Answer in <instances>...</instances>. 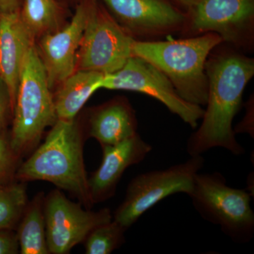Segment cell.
Returning a JSON list of instances; mask_svg holds the SVG:
<instances>
[{
  "instance_id": "13",
  "label": "cell",
  "mask_w": 254,
  "mask_h": 254,
  "mask_svg": "<svg viewBox=\"0 0 254 254\" xmlns=\"http://www.w3.org/2000/svg\"><path fill=\"white\" fill-rule=\"evenodd\" d=\"M99 168L88 178L90 194L93 204L113 197L123 174L133 165L141 163L152 146L136 133L115 145H104Z\"/></svg>"
},
{
  "instance_id": "21",
  "label": "cell",
  "mask_w": 254,
  "mask_h": 254,
  "mask_svg": "<svg viewBox=\"0 0 254 254\" xmlns=\"http://www.w3.org/2000/svg\"><path fill=\"white\" fill-rule=\"evenodd\" d=\"M18 158L11 148L10 136L2 133L0 136V182L11 174H16Z\"/></svg>"
},
{
  "instance_id": "5",
  "label": "cell",
  "mask_w": 254,
  "mask_h": 254,
  "mask_svg": "<svg viewBox=\"0 0 254 254\" xmlns=\"http://www.w3.org/2000/svg\"><path fill=\"white\" fill-rule=\"evenodd\" d=\"M200 216L237 243H248L254 235V213L247 190L227 185L221 173L195 175L190 195Z\"/></svg>"
},
{
  "instance_id": "15",
  "label": "cell",
  "mask_w": 254,
  "mask_h": 254,
  "mask_svg": "<svg viewBox=\"0 0 254 254\" xmlns=\"http://www.w3.org/2000/svg\"><path fill=\"white\" fill-rule=\"evenodd\" d=\"M134 111L126 100H114L96 108L89 120L88 135L101 146L115 145L137 133Z\"/></svg>"
},
{
  "instance_id": "17",
  "label": "cell",
  "mask_w": 254,
  "mask_h": 254,
  "mask_svg": "<svg viewBox=\"0 0 254 254\" xmlns=\"http://www.w3.org/2000/svg\"><path fill=\"white\" fill-rule=\"evenodd\" d=\"M44 198V195L39 193L28 202L20 219L16 233L20 254H50L47 242Z\"/></svg>"
},
{
  "instance_id": "3",
  "label": "cell",
  "mask_w": 254,
  "mask_h": 254,
  "mask_svg": "<svg viewBox=\"0 0 254 254\" xmlns=\"http://www.w3.org/2000/svg\"><path fill=\"white\" fill-rule=\"evenodd\" d=\"M222 41L221 37L215 33L187 39L135 41L132 55L146 60L158 68L184 100L204 106L208 90L205 63L210 52Z\"/></svg>"
},
{
  "instance_id": "18",
  "label": "cell",
  "mask_w": 254,
  "mask_h": 254,
  "mask_svg": "<svg viewBox=\"0 0 254 254\" xmlns=\"http://www.w3.org/2000/svg\"><path fill=\"white\" fill-rule=\"evenodd\" d=\"M20 14L26 27L36 38L55 31L59 10L55 0H25Z\"/></svg>"
},
{
  "instance_id": "10",
  "label": "cell",
  "mask_w": 254,
  "mask_h": 254,
  "mask_svg": "<svg viewBox=\"0 0 254 254\" xmlns=\"http://www.w3.org/2000/svg\"><path fill=\"white\" fill-rule=\"evenodd\" d=\"M190 9L193 33H217L232 43L244 42L252 33L254 0H197Z\"/></svg>"
},
{
  "instance_id": "23",
  "label": "cell",
  "mask_w": 254,
  "mask_h": 254,
  "mask_svg": "<svg viewBox=\"0 0 254 254\" xmlns=\"http://www.w3.org/2000/svg\"><path fill=\"white\" fill-rule=\"evenodd\" d=\"M19 253L16 234L11 230H0V254Z\"/></svg>"
},
{
  "instance_id": "26",
  "label": "cell",
  "mask_w": 254,
  "mask_h": 254,
  "mask_svg": "<svg viewBox=\"0 0 254 254\" xmlns=\"http://www.w3.org/2000/svg\"><path fill=\"white\" fill-rule=\"evenodd\" d=\"M0 186H1V185H0Z\"/></svg>"
},
{
  "instance_id": "25",
  "label": "cell",
  "mask_w": 254,
  "mask_h": 254,
  "mask_svg": "<svg viewBox=\"0 0 254 254\" xmlns=\"http://www.w3.org/2000/svg\"><path fill=\"white\" fill-rule=\"evenodd\" d=\"M175 1L180 3L183 6L190 9L195 4V3L196 2L197 0H175Z\"/></svg>"
},
{
  "instance_id": "2",
  "label": "cell",
  "mask_w": 254,
  "mask_h": 254,
  "mask_svg": "<svg viewBox=\"0 0 254 254\" xmlns=\"http://www.w3.org/2000/svg\"><path fill=\"white\" fill-rule=\"evenodd\" d=\"M15 175L22 182H50L70 192L86 208L94 205L83 159V136L75 120H57L44 141L19 165Z\"/></svg>"
},
{
  "instance_id": "16",
  "label": "cell",
  "mask_w": 254,
  "mask_h": 254,
  "mask_svg": "<svg viewBox=\"0 0 254 254\" xmlns=\"http://www.w3.org/2000/svg\"><path fill=\"white\" fill-rule=\"evenodd\" d=\"M105 74L78 69L60 83L54 99L58 120H75L91 95L100 88Z\"/></svg>"
},
{
  "instance_id": "22",
  "label": "cell",
  "mask_w": 254,
  "mask_h": 254,
  "mask_svg": "<svg viewBox=\"0 0 254 254\" xmlns=\"http://www.w3.org/2000/svg\"><path fill=\"white\" fill-rule=\"evenodd\" d=\"M10 111L12 113L9 90L0 77V136L2 134L1 132Z\"/></svg>"
},
{
  "instance_id": "24",
  "label": "cell",
  "mask_w": 254,
  "mask_h": 254,
  "mask_svg": "<svg viewBox=\"0 0 254 254\" xmlns=\"http://www.w3.org/2000/svg\"><path fill=\"white\" fill-rule=\"evenodd\" d=\"M19 0H0V13L17 11Z\"/></svg>"
},
{
  "instance_id": "14",
  "label": "cell",
  "mask_w": 254,
  "mask_h": 254,
  "mask_svg": "<svg viewBox=\"0 0 254 254\" xmlns=\"http://www.w3.org/2000/svg\"><path fill=\"white\" fill-rule=\"evenodd\" d=\"M34 41L18 10L0 13V77L9 90L12 113L23 60Z\"/></svg>"
},
{
  "instance_id": "7",
  "label": "cell",
  "mask_w": 254,
  "mask_h": 254,
  "mask_svg": "<svg viewBox=\"0 0 254 254\" xmlns=\"http://www.w3.org/2000/svg\"><path fill=\"white\" fill-rule=\"evenodd\" d=\"M135 40L96 1L87 5L86 26L77 55L79 69L109 74L132 55Z\"/></svg>"
},
{
  "instance_id": "20",
  "label": "cell",
  "mask_w": 254,
  "mask_h": 254,
  "mask_svg": "<svg viewBox=\"0 0 254 254\" xmlns=\"http://www.w3.org/2000/svg\"><path fill=\"white\" fill-rule=\"evenodd\" d=\"M126 229L115 220L105 222L93 229L84 240L86 254H110L125 242Z\"/></svg>"
},
{
  "instance_id": "11",
  "label": "cell",
  "mask_w": 254,
  "mask_h": 254,
  "mask_svg": "<svg viewBox=\"0 0 254 254\" xmlns=\"http://www.w3.org/2000/svg\"><path fill=\"white\" fill-rule=\"evenodd\" d=\"M86 18L87 5H78L66 27L46 33L42 37L38 50L51 89L76 71L78 52Z\"/></svg>"
},
{
  "instance_id": "19",
  "label": "cell",
  "mask_w": 254,
  "mask_h": 254,
  "mask_svg": "<svg viewBox=\"0 0 254 254\" xmlns=\"http://www.w3.org/2000/svg\"><path fill=\"white\" fill-rule=\"evenodd\" d=\"M28 202L23 183L0 186V230L17 226Z\"/></svg>"
},
{
  "instance_id": "1",
  "label": "cell",
  "mask_w": 254,
  "mask_h": 254,
  "mask_svg": "<svg viewBox=\"0 0 254 254\" xmlns=\"http://www.w3.org/2000/svg\"><path fill=\"white\" fill-rule=\"evenodd\" d=\"M207 108L199 128L190 137L187 152L202 155L211 148H225L235 155L245 152L235 138L232 122L241 108L246 86L254 74V60L236 53H223L207 60Z\"/></svg>"
},
{
  "instance_id": "6",
  "label": "cell",
  "mask_w": 254,
  "mask_h": 254,
  "mask_svg": "<svg viewBox=\"0 0 254 254\" xmlns=\"http://www.w3.org/2000/svg\"><path fill=\"white\" fill-rule=\"evenodd\" d=\"M201 155L168 169L142 173L132 179L125 200L113 215V220L128 230L145 213L167 197L175 193L190 195L195 175L203 168Z\"/></svg>"
},
{
  "instance_id": "8",
  "label": "cell",
  "mask_w": 254,
  "mask_h": 254,
  "mask_svg": "<svg viewBox=\"0 0 254 254\" xmlns=\"http://www.w3.org/2000/svg\"><path fill=\"white\" fill-rule=\"evenodd\" d=\"M100 88L125 90L150 95L193 128L204 115L205 110L201 106L184 100L164 73L138 57L131 56L118 71L105 74Z\"/></svg>"
},
{
  "instance_id": "4",
  "label": "cell",
  "mask_w": 254,
  "mask_h": 254,
  "mask_svg": "<svg viewBox=\"0 0 254 254\" xmlns=\"http://www.w3.org/2000/svg\"><path fill=\"white\" fill-rule=\"evenodd\" d=\"M46 69L36 45L23 60L14 109L10 144L21 157L39 145L48 127L58 120Z\"/></svg>"
},
{
  "instance_id": "9",
  "label": "cell",
  "mask_w": 254,
  "mask_h": 254,
  "mask_svg": "<svg viewBox=\"0 0 254 254\" xmlns=\"http://www.w3.org/2000/svg\"><path fill=\"white\" fill-rule=\"evenodd\" d=\"M47 242L50 254H68L98 225L113 219L110 209L83 208L56 190L44 198Z\"/></svg>"
},
{
  "instance_id": "12",
  "label": "cell",
  "mask_w": 254,
  "mask_h": 254,
  "mask_svg": "<svg viewBox=\"0 0 254 254\" xmlns=\"http://www.w3.org/2000/svg\"><path fill=\"white\" fill-rule=\"evenodd\" d=\"M127 31L157 35L176 30L186 16L166 0H103Z\"/></svg>"
}]
</instances>
